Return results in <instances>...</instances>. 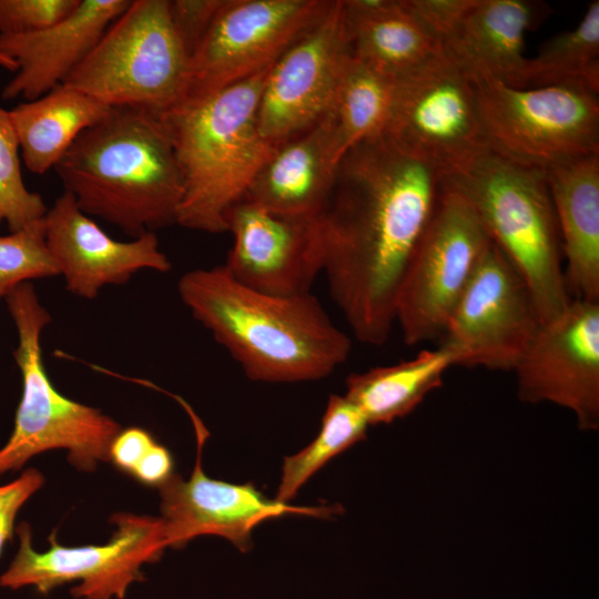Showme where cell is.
<instances>
[{"mask_svg": "<svg viewBox=\"0 0 599 599\" xmlns=\"http://www.w3.org/2000/svg\"><path fill=\"white\" fill-rule=\"evenodd\" d=\"M542 322L526 281L491 241L455 305L443 343L455 366L514 370Z\"/></svg>", "mask_w": 599, "mask_h": 599, "instance_id": "4fadbf2b", "label": "cell"}, {"mask_svg": "<svg viewBox=\"0 0 599 599\" xmlns=\"http://www.w3.org/2000/svg\"><path fill=\"white\" fill-rule=\"evenodd\" d=\"M353 58L396 79L439 49L405 0H342Z\"/></svg>", "mask_w": 599, "mask_h": 599, "instance_id": "603a6c76", "label": "cell"}, {"mask_svg": "<svg viewBox=\"0 0 599 599\" xmlns=\"http://www.w3.org/2000/svg\"><path fill=\"white\" fill-rule=\"evenodd\" d=\"M368 422L345 396L331 395L315 439L285 457L275 499L287 504L301 487L333 457L366 437Z\"/></svg>", "mask_w": 599, "mask_h": 599, "instance_id": "83f0119b", "label": "cell"}, {"mask_svg": "<svg viewBox=\"0 0 599 599\" xmlns=\"http://www.w3.org/2000/svg\"><path fill=\"white\" fill-rule=\"evenodd\" d=\"M19 149L9 111L0 106V224L6 222L10 232L43 217L48 211L42 196L23 183Z\"/></svg>", "mask_w": 599, "mask_h": 599, "instance_id": "f546056e", "label": "cell"}, {"mask_svg": "<svg viewBox=\"0 0 599 599\" xmlns=\"http://www.w3.org/2000/svg\"><path fill=\"white\" fill-rule=\"evenodd\" d=\"M331 2L224 0L189 59L180 105L206 99L271 68L324 16Z\"/></svg>", "mask_w": 599, "mask_h": 599, "instance_id": "8fae6325", "label": "cell"}, {"mask_svg": "<svg viewBox=\"0 0 599 599\" xmlns=\"http://www.w3.org/2000/svg\"><path fill=\"white\" fill-rule=\"evenodd\" d=\"M270 68L206 99L159 115L171 138L183 182L176 224L226 232L229 210L243 200L276 149L257 126V109Z\"/></svg>", "mask_w": 599, "mask_h": 599, "instance_id": "277c9868", "label": "cell"}, {"mask_svg": "<svg viewBox=\"0 0 599 599\" xmlns=\"http://www.w3.org/2000/svg\"><path fill=\"white\" fill-rule=\"evenodd\" d=\"M441 173L383 134L339 161L318 215L333 301L362 343L385 344L399 283L435 206Z\"/></svg>", "mask_w": 599, "mask_h": 599, "instance_id": "6da1fadb", "label": "cell"}, {"mask_svg": "<svg viewBox=\"0 0 599 599\" xmlns=\"http://www.w3.org/2000/svg\"><path fill=\"white\" fill-rule=\"evenodd\" d=\"M130 3V0H80L68 17L49 28L0 34V52L18 67L2 98L32 101L61 84Z\"/></svg>", "mask_w": 599, "mask_h": 599, "instance_id": "d6986e66", "label": "cell"}, {"mask_svg": "<svg viewBox=\"0 0 599 599\" xmlns=\"http://www.w3.org/2000/svg\"><path fill=\"white\" fill-rule=\"evenodd\" d=\"M580 85L599 93V1H592L578 26L545 42L527 58L518 88Z\"/></svg>", "mask_w": 599, "mask_h": 599, "instance_id": "4316f807", "label": "cell"}, {"mask_svg": "<svg viewBox=\"0 0 599 599\" xmlns=\"http://www.w3.org/2000/svg\"><path fill=\"white\" fill-rule=\"evenodd\" d=\"M44 216L0 235V300L23 283L60 275L48 247Z\"/></svg>", "mask_w": 599, "mask_h": 599, "instance_id": "f1b7e54d", "label": "cell"}, {"mask_svg": "<svg viewBox=\"0 0 599 599\" xmlns=\"http://www.w3.org/2000/svg\"><path fill=\"white\" fill-rule=\"evenodd\" d=\"M473 80L484 144L491 152L545 172L599 154L597 92L571 84L517 88Z\"/></svg>", "mask_w": 599, "mask_h": 599, "instance_id": "ba28073f", "label": "cell"}, {"mask_svg": "<svg viewBox=\"0 0 599 599\" xmlns=\"http://www.w3.org/2000/svg\"><path fill=\"white\" fill-rule=\"evenodd\" d=\"M44 219L48 247L67 290L79 297L94 300L103 286L124 284L141 270H171L155 233L129 242L113 240L67 191L48 209Z\"/></svg>", "mask_w": 599, "mask_h": 599, "instance_id": "ac0fdd59", "label": "cell"}, {"mask_svg": "<svg viewBox=\"0 0 599 599\" xmlns=\"http://www.w3.org/2000/svg\"><path fill=\"white\" fill-rule=\"evenodd\" d=\"M550 7L536 0H474L444 48L473 78L519 87L525 34L539 27Z\"/></svg>", "mask_w": 599, "mask_h": 599, "instance_id": "ffe728a7", "label": "cell"}, {"mask_svg": "<svg viewBox=\"0 0 599 599\" xmlns=\"http://www.w3.org/2000/svg\"><path fill=\"white\" fill-rule=\"evenodd\" d=\"M111 106L67 84L9 111L23 162L44 174L61 160L75 139L100 122Z\"/></svg>", "mask_w": 599, "mask_h": 599, "instance_id": "cb8c5ba5", "label": "cell"}, {"mask_svg": "<svg viewBox=\"0 0 599 599\" xmlns=\"http://www.w3.org/2000/svg\"><path fill=\"white\" fill-rule=\"evenodd\" d=\"M43 476L27 469L16 480L0 486V554L11 539L16 516L22 505L43 485Z\"/></svg>", "mask_w": 599, "mask_h": 599, "instance_id": "836d02e7", "label": "cell"}, {"mask_svg": "<svg viewBox=\"0 0 599 599\" xmlns=\"http://www.w3.org/2000/svg\"><path fill=\"white\" fill-rule=\"evenodd\" d=\"M395 79L353 58L327 113L338 161L358 143L383 133Z\"/></svg>", "mask_w": 599, "mask_h": 599, "instance_id": "484cf974", "label": "cell"}, {"mask_svg": "<svg viewBox=\"0 0 599 599\" xmlns=\"http://www.w3.org/2000/svg\"><path fill=\"white\" fill-rule=\"evenodd\" d=\"M155 443L151 434L142 428L122 429L111 444L109 459L132 475Z\"/></svg>", "mask_w": 599, "mask_h": 599, "instance_id": "e575fe53", "label": "cell"}, {"mask_svg": "<svg viewBox=\"0 0 599 599\" xmlns=\"http://www.w3.org/2000/svg\"><path fill=\"white\" fill-rule=\"evenodd\" d=\"M224 0H170V14L189 59L195 51Z\"/></svg>", "mask_w": 599, "mask_h": 599, "instance_id": "1f68e13d", "label": "cell"}, {"mask_svg": "<svg viewBox=\"0 0 599 599\" xmlns=\"http://www.w3.org/2000/svg\"><path fill=\"white\" fill-rule=\"evenodd\" d=\"M0 65L10 71H17L16 62L0 52Z\"/></svg>", "mask_w": 599, "mask_h": 599, "instance_id": "8d00e7d4", "label": "cell"}, {"mask_svg": "<svg viewBox=\"0 0 599 599\" xmlns=\"http://www.w3.org/2000/svg\"><path fill=\"white\" fill-rule=\"evenodd\" d=\"M352 59L342 0L270 68L261 92L257 126L278 146L319 122L332 109Z\"/></svg>", "mask_w": 599, "mask_h": 599, "instance_id": "5bb4252c", "label": "cell"}, {"mask_svg": "<svg viewBox=\"0 0 599 599\" xmlns=\"http://www.w3.org/2000/svg\"><path fill=\"white\" fill-rule=\"evenodd\" d=\"M526 403L571 410L582 430L599 427V302L572 298L541 324L514 369Z\"/></svg>", "mask_w": 599, "mask_h": 599, "instance_id": "9a60e30c", "label": "cell"}, {"mask_svg": "<svg viewBox=\"0 0 599 599\" xmlns=\"http://www.w3.org/2000/svg\"><path fill=\"white\" fill-rule=\"evenodd\" d=\"M491 238L456 191L440 184L429 216L403 273L395 323L406 345L440 337Z\"/></svg>", "mask_w": 599, "mask_h": 599, "instance_id": "9c48e42d", "label": "cell"}, {"mask_svg": "<svg viewBox=\"0 0 599 599\" xmlns=\"http://www.w3.org/2000/svg\"><path fill=\"white\" fill-rule=\"evenodd\" d=\"M410 12L441 44L474 0H405Z\"/></svg>", "mask_w": 599, "mask_h": 599, "instance_id": "d6a6232c", "label": "cell"}, {"mask_svg": "<svg viewBox=\"0 0 599 599\" xmlns=\"http://www.w3.org/2000/svg\"><path fill=\"white\" fill-rule=\"evenodd\" d=\"M132 475L143 484L161 486L173 475V458L170 451L155 443Z\"/></svg>", "mask_w": 599, "mask_h": 599, "instance_id": "d590c367", "label": "cell"}, {"mask_svg": "<svg viewBox=\"0 0 599 599\" xmlns=\"http://www.w3.org/2000/svg\"><path fill=\"white\" fill-rule=\"evenodd\" d=\"M187 68L170 0H133L62 83L111 108L162 115L181 104Z\"/></svg>", "mask_w": 599, "mask_h": 599, "instance_id": "52a82bcc", "label": "cell"}, {"mask_svg": "<svg viewBox=\"0 0 599 599\" xmlns=\"http://www.w3.org/2000/svg\"><path fill=\"white\" fill-rule=\"evenodd\" d=\"M18 333L13 358L22 378V394L13 432L0 449V475L21 468L29 458L62 448L80 470H94L109 459L121 426L99 409L74 402L51 383L42 357L41 334L51 316L33 284L23 283L6 296Z\"/></svg>", "mask_w": 599, "mask_h": 599, "instance_id": "8992f818", "label": "cell"}, {"mask_svg": "<svg viewBox=\"0 0 599 599\" xmlns=\"http://www.w3.org/2000/svg\"><path fill=\"white\" fill-rule=\"evenodd\" d=\"M338 163L326 114L276 146L244 199L276 214L316 217L329 196Z\"/></svg>", "mask_w": 599, "mask_h": 599, "instance_id": "44dd1931", "label": "cell"}, {"mask_svg": "<svg viewBox=\"0 0 599 599\" xmlns=\"http://www.w3.org/2000/svg\"><path fill=\"white\" fill-rule=\"evenodd\" d=\"M111 519L116 530L105 545L64 547L53 531L49 538L51 546L44 552L33 549L30 525L19 524V550L0 576V587L33 586L45 595L79 580L71 589L75 598L123 599L132 582L144 580L142 565L159 560L167 544L161 518L116 514Z\"/></svg>", "mask_w": 599, "mask_h": 599, "instance_id": "7c38bea8", "label": "cell"}, {"mask_svg": "<svg viewBox=\"0 0 599 599\" xmlns=\"http://www.w3.org/2000/svg\"><path fill=\"white\" fill-rule=\"evenodd\" d=\"M441 184L466 199L491 241L521 274L542 324L560 315L572 298L545 171L485 148L441 176Z\"/></svg>", "mask_w": 599, "mask_h": 599, "instance_id": "5b68a950", "label": "cell"}, {"mask_svg": "<svg viewBox=\"0 0 599 599\" xmlns=\"http://www.w3.org/2000/svg\"><path fill=\"white\" fill-rule=\"evenodd\" d=\"M382 134L441 176L460 167L486 148L473 78L440 47L395 79Z\"/></svg>", "mask_w": 599, "mask_h": 599, "instance_id": "30bf717a", "label": "cell"}, {"mask_svg": "<svg viewBox=\"0 0 599 599\" xmlns=\"http://www.w3.org/2000/svg\"><path fill=\"white\" fill-rule=\"evenodd\" d=\"M194 418L197 456L187 480L173 474L160 488L161 520L167 547L183 548L202 535L229 539L240 550L252 547L251 534L263 521L285 515L329 517L338 506L297 507L270 499L252 484H231L207 477L202 468V447L207 433Z\"/></svg>", "mask_w": 599, "mask_h": 599, "instance_id": "2e32d148", "label": "cell"}, {"mask_svg": "<svg viewBox=\"0 0 599 599\" xmlns=\"http://www.w3.org/2000/svg\"><path fill=\"white\" fill-rule=\"evenodd\" d=\"M54 170L82 212L133 238L176 224L183 182L159 115L111 108L75 139Z\"/></svg>", "mask_w": 599, "mask_h": 599, "instance_id": "3957f363", "label": "cell"}, {"mask_svg": "<svg viewBox=\"0 0 599 599\" xmlns=\"http://www.w3.org/2000/svg\"><path fill=\"white\" fill-rule=\"evenodd\" d=\"M233 246L223 266L244 286L277 296L311 293L323 272L318 216H287L245 199L225 216Z\"/></svg>", "mask_w": 599, "mask_h": 599, "instance_id": "e0dca14e", "label": "cell"}, {"mask_svg": "<svg viewBox=\"0 0 599 599\" xmlns=\"http://www.w3.org/2000/svg\"><path fill=\"white\" fill-rule=\"evenodd\" d=\"M451 366L454 356L444 346L423 349L412 359L351 374L344 396L369 425L389 424L412 413L441 386L444 374Z\"/></svg>", "mask_w": 599, "mask_h": 599, "instance_id": "d4e9b609", "label": "cell"}, {"mask_svg": "<svg viewBox=\"0 0 599 599\" xmlns=\"http://www.w3.org/2000/svg\"><path fill=\"white\" fill-rule=\"evenodd\" d=\"M572 298L599 302V154L545 172Z\"/></svg>", "mask_w": 599, "mask_h": 599, "instance_id": "7402d4cb", "label": "cell"}, {"mask_svg": "<svg viewBox=\"0 0 599 599\" xmlns=\"http://www.w3.org/2000/svg\"><path fill=\"white\" fill-rule=\"evenodd\" d=\"M177 292L252 380H317L349 355L351 338L312 293H262L238 283L223 265L184 273Z\"/></svg>", "mask_w": 599, "mask_h": 599, "instance_id": "7a4b0ae2", "label": "cell"}, {"mask_svg": "<svg viewBox=\"0 0 599 599\" xmlns=\"http://www.w3.org/2000/svg\"><path fill=\"white\" fill-rule=\"evenodd\" d=\"M80 0H0V34L29 33L68 17Z\"/></svg>", "mask_w": 599, "mask_h": 599, "instance_id": "4dcf8cb0", "label": "cell"}]
</instances>
